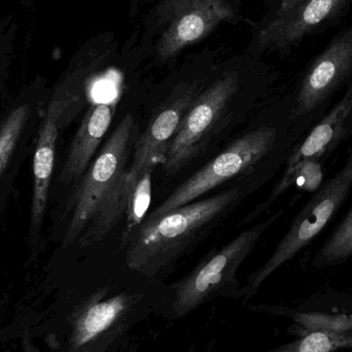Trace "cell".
Wrapping results in <instances>:
<instances>
[{
	"instance_id": "cell-9",
	"label": "cell",
	"mask_w": 352,
	"mask_h": 352,
	"mask_svg": "<svg viewBox=\"0 0 352 352\" xmlns=\"http://www.w3.org/2000/svg\"><path fill=\"white\" fill-rule=\"evenodd\" d=\"M198 95L195 85H182L175 89L160 111L155 113L134 146L133 159L128 169V179L131 184H135L146 173H154L159 165H164L178 127Z\"/></svg>"
},
{
	"instance_id": "cell-20",
	"label": "cell",
	"mask_w": 352,
	"mask_h": 352,
	"mask_svg": "<svg viewBox=\"0 0 352 352\" xmlns=\"http://www.w3.org/2000/svg\"><path fill=\"white\" fill-rule=\"evenodd\" d=\"M23 349H24V352H36L28 335H25L24 339H23Z\"/></svg>"
},
{
	"instance_id": "cell-8",
	"label": "cell",
	"mask_w": 352,
	"mask_h": 352,
	"mask_svg": "<svg viewBox=\"0 0 352 352\" xmlns=\"http://www.w3.org/2000/svg\"><path fill=\"white\" fill-rule=\"evenodd\" d=\"M88 67L76 72L59 90L56 92L47 107L45 119L39 130L33 158V197L31 206V223L33 227L41 223L47 205L50 184L55 162L56 144L60 128L64 119H67L70 111L80 102V82L88 74Z\"/></svg>"
},
{
	"instance_id": "cell-10",
	"label": "cell",
	"mask_w": 352,
	"mask_h": 352,
	"mask_svg": "<svg viewBox=\"0 0 352 352\" xmlns=\"http://www.w3.org/2000/svg\"><path fill=\"white\" fill-rule=\"evenodd\" d=\"M352 76V29L337 37L306 72L297 95L296 118L314 113Z\"/></svg>"
},
{
	"instance_id": "cell-11",
	"label": "cell",
	"mask_w": 352,
	"mask_h": 352,
	"mask_svg": "<svg viewBox=\"0 0 352 352\" xmlns=\"http://www.w3.org/2000/svg\"><path fill=\"white\" fill-rule=\"evenodd\" d=\"M344 0H301L276 16L261 30L260 49L278 50L289 47L326 22Z\"/></svg>"
},
{
	"instance_id": "cell-15",
	"label": "cell",
	"mask_w": 352,
	"mask_h": 352,
	"mask_svg": "<svg viewBox=\"0 0 352 352\" xmlns=\"http://www.w3.org/2000/svg\"><path fill=\"white\" fill-rule=\"evenodd\" d=\"M352 258V206L312 258L316 269L337 266Z\"/></svg>"
},
{
	"instance_id": "cell-2",
	"label": "cell",
	"mask_w": 352,
	"mask_h": 352,
	"mask_svg": "<svg viewBox=\"0 0 352 352\" xmlns=\"http://www.w3.org/2000/svg\"><path fill=\"white\" fill-rule=\"evenodd\" d=\"M241 196L230 188L142 223L127 244V266L146 277L164 274Z\"/></svg>"
},
{
	"instance_id": "cell-7",
	"label": "cell",
	"mask_w": 352,
	"mask_h": 352,
	"mask_svg": "<svg viewBox=\"0 0 352 352\" xmlns=\"http://www.w3.org/2000/svg\"><path fill=\"white\" fill-rule=\"evenodd\" d=\"M157 16L163 28L157 55L168 60L234 18V6L231 0H164Z\"/></svg>"
},
{
	"instance_id": "cell-6",
	"label": "cell",
	"mask_w": 352,
	"mask_h": 352,
	"mask_svg": "<svg viewBox=\"0 0 352 352\" xmlns=\"http://www.w3.org/2000/svg\"><path fill=\"white\" fill-rule=\"evenodd\" d=\"M237 90V74L230 72L198 95L169 146L163 165L167 175L179 173L203 153Z\"/></svg>"
},
{
	"instance_id": "cell-16",
	"label": "cell",
	"mask_w": 352,
	"mask_h": 352,
	"mask_svg": "<svg viewBox=\"0 0 352 352\" xmlns=\"http://www.w3.org/2000/svg\"><path fill=\"white\" fill-rule=\"evenodd\" d=\"M352 349V331H314L265 352H340Z\"/></svg>"
},
{
	"instance_id": "cell-4",
	"label": "cell",
	"mask_w": 352,
	"mask_h": 352,
	"mask_svg": "<svg viewBox=\"0 0 352 352\" xmlns=\"http://www.w3.org/2000/svg\"><path fill=\"white\" fill-rule=\"evenodd\" d=\"M281 209L258 225L245 230L227 245L211 252L196 268L173 285V310L184 318L206 302L219 297H236L237 272L265 232L281 217Z\"/></svg>"
},
{
	"instance_id": "cell-18",
	"label": "cell",
	"mask_w": 352,
	"mask_h": 352,
	"mask_svg": "<svg viewBox=\"0 0 352 352\" xmlns=\"http://www.w3.org/2000/svg\"><path fill=\"white\" fill-rule=\"evenodd\" d=\"M28 105L16 107L8 115L0 128V175L16 148L28 119Z\"/></svg>"
},
{
	"instance_id": "cell-17",
	"label": "cell",
	"mask_w": 352,
	"mask_h": 352,
	"mask_svg": "<svg viewBox=\"0 0 352 352\" xmlns=\"http://www.w3.org/2000/svg\"><path fill=\"white\" fill-rule=\"evenodd\" d=\"M152 175L153 173H146L134 184L126 211L127 227L123 232L122 248L127 246L134 232L146 217L152 200Z\"/></svg>"
},
{
	"instance_id": "cell-5",
	"label": "cell",
	"mask_w": 352,
	"mask_h": 352,
	"mask_svg": "<svg viewBox=\"0 0 352 352\" xmlns=\"http://www.w3.org/2000/svg\"><path fill=\"white\" fill-rule=\"evenodd\" d=\"M276 140L277 130L265 126L238 138L225 152L182 182L142 223L194 202L223 182L248 173L271 152Z\"/></svg>"
},
{
	"instance_id": "cell-3",
	"label": "cell",
	"mask_w": 352,
	"mask_h": 352,
	"mask_svg": "<svg viewBox=\"0 0 352 352\" xmlns=\"http://www.w3.org/2000/svg\"><path fill=\"white\" fill-rule=\"evenodd\" d=\"M351 190L352 151L342 168L324 182L296 215L270 258L250 275L245 285L238 291L236 299L248 301L269 276L310 245L336 217L349 199Z\"/></svg>"
},
{
	"instance_id": "cell-14",
	"label": "cell",
	"mask_w": 352,
	"mask_h": 352,
	"mask_svg": "<svg viewBox=\"0 0 352 352\" xmlns=\"http://www.w3.org/2000/svg\"><path fill=\"white\" fill-rule=\"evenodd\" d=\"M129 305L127 296L118 295L109 299L100 297L91 301L74 322L72 346L80 349L111 331L121 320Z\"/></svg>"
},
{
	"instance_id": "cell-1",
	"label": "cell",
	"mask_w": 352,
	"mask_h": 352,
	"mask_svg": "<svg viewBox=\"0 0 352 352\" xmlns=\"http://www.w3.org/2000/svg\"><path fill=\"white\" fill-rule=\"evenodd\" d=\"M138 138L135 119L126 115L80 178L64 245L80 237L82 245L100 241L125 217L134 186L128 179L127 164Z\"/></svg>"
},
{
	"instance_id": "cell-12",
	"label": "cell",
	"mask_w": 352,
	"mask_h": 352,
	"mask_svg": "<svg viewBox=\"0 0 352 352\" xmlns=\"http://www.w3.org/2000/svg\"><path fill=\"white\" fill-rule=\"evenodd\" d=\"M351 133L352 80L342 98L294 151L285 170L310 159L328 158Z\"/></svg>"
},
{
	"instance_id": "cell-19",
	"label": "cell",
	"mask_w": 352,
	"mask_h": 352,
	"mask_svg": "<svg viewBox=\"0 0 352 352\" xmlns=\"http://www.w3.org/2000/svg\"><path fill=\"white\" fill-rule=\"evenodd\" d=\"M293 320L299 326L296 334L298 336L314 332V331H333V332H346L352 331V316H330L322 314H307V312H294Z\"/></svg>"
},
{
	"instance_id": "cell-13",
	"label": "cell",
	"mask_w": 352,
	"mask_h": 352,
	"mask_svg": "<svg viewBox=\"0 0 352 352\" xmlns=\"http://www.w3.org/2000/svg\"><path fill=\"white\" fill-rule=\"evenodd\" d=\"M115 109V104L111 103H95L87 111L62 169V184L78 182L88 170L93 156L111 127Z\"/></svg>"
}]
</instances>
